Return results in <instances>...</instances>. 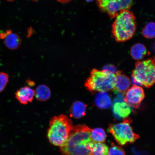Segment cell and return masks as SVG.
<instances>
[{
  "instance_id": "1",
  "label": "cell",
  "mask_w": 155,
  "mask_h": 155,
  "mask_svg": "<svg viewBox=\"0 0 155 155\" xmlns=\"http://www.w3.org/2000/svg\"><path fill=\"white\" fill-rule=\"evenodd\" d=\"M92 129L85 125L73 127L66 141L60 147L64 155H92Z\"/></svg>"
},
{
  "instance_id": "2",
  "label": "cell",
  "mask_w": 155,
  "mask_h": 155,
  "mask_svg": "<svg viewBox=\"0 0 155 155\" xmlns=\"http://www.w3.org/2000/svg\"><path fill=\"white\" fill-rule=\"evenodd\" d=\"M115 18L112 32L116 41L122 42L130 39L137 30V21L134 14L129 10H126L118 13Z\"/></svg>"
},
{
  "instance_id": "3",
  "label": "cell",
  "mask_w": 155,
  "mask_h": 155,
  "mask_svg": "<svg viewBox=\"0 0 155 155\" xmlns=\"http://www.w3.org/2000/svg\"><path fill=\"white\" fill-rule=\"evenodd\" d=\"M73 127L72 121L64 115L54 116L50 120L47 137L50 142L61 147L67 140Z\"/></svg>"
},
{
  "instance_id": "4",
  "label": "cell",
  "mask_w": 155,
  "mask_h": 155,
  "mask_svg": "<svg viewBox=\"0 0 155 155\" xmlns=\"http://www.w3.org/2000/svg\"><path fill=\"white\" fill-rule=\"evenodd\" d=\"M115 78V73L104 70L94 69L91 71L84 86L92 93L109 91L114 89Z\"/></svg>"
},
{
  "instance_id": "5",
  "label": "cell",
  "mask_w": 155,
  "mask_h": 155,
  "mask_svg": "<svg viewBox=\"0 0 155 155\" xmlns=\"http://www.w3.org/2000/svg\"><path fill=\"white\" fill-rule=\"evenodd\" d=\"M131 78L134 85L149 88L155 83V58L137 61L132 71Z\"/></svg>"
},
{
  "instance_id": "6",
  "label": "cell",
  "mask_w": 155,
  "mask_h": 155,
  "mask_svg": "<svg viewBox=\"0 0 155 155\" xmlns=\"http://www.w3.org/2000/svg\"><path fill=\"white\" fill-rule=\"evenodd\" d=\"M131 120L126 118L123 123L110 124L108 131L111 133L119 144L124 145L133 143L138 139L139 135L134 132L130 123Z\"/></svg>"
},
{
  "instance_id": "7",
  "label": "cell",
  "mask_w": 155,
  "mask_h": 155,
  "mask_svg": "<svg viewBox=\"0 0 155 155\" xmlns=\"http://www.w3.org/2000/svg\"><path fill=\"white\" fill-rule=\"evenodd\" d=\"M133 2V0H97V3L101 10L114 18L120 12L129 10Z\"/></svg>"
},
{
  "instance_id": "8",
  "label": "cell",
  "mask_w": 155,
  "mask_h": 155,
  "mask_svg": "<svg viewBox=\"0 0 155 155\" xmlns=\"http://www.w3.org/2000/svg\"><path fill=\"white\" fill-rule=\"evenodd\" d=\"M144 97L143 89L137 85H134L126 93L124 100L129 106L137 108Z\"/></svg>"
},
{
  "instance_id": "9",
  "label": "cell",
  "mask_w": 155,
  "mask_h": 155,
  "mask_svg": "<svg viewBox=\"0 0 155 155\" xmlns=\"http://www.w3.org/2000/svg\"><path fill=\"white\" fill-rule=\"evenodd\" d=\"M0 38L4 40L6 46L11 50L17 49L22 43V40L19 35L13 33L11 30L1 32Z\"/></svg>"
},
{
  "instance_id": "10",
  "label": "cell",
  "mask_w": 155,
  "mask_h": 155,
  "mask_svg": "<svg viewBox=\"0 0 155 155\" xmlns=\"http://www.w3.org/2000/svg\"><path fill=\"white\" fill-rule=\"evenodd\" d=\"M115 74L116 78L114 87L115 92L122 93L127 91L131 85L130 79L120 71H116Z\"/></svg>"
},
{
  "instance_id": "11",
  "label": "cell",
  "mask_w": 155,
  "mask_h": 155,
  "mask_svg": "<svg viewBox=\"0 0 155 155\" xmlns=\"http://www.w3.org/2000/svg\"><path fill=\"white\" fill-rule=\"evenodd\" d=\"M35 96V91L29 87H22L15 93V97L21 104H26L32 101Z\"/></svg>"
},
{
  "instance_id": "12",
  "label": "cell",
  "mask_w": 155,
  "mask_h": 155,
  "mask_svg": "<svg viewBox=\"0 0 155 155\" xmlns=\"http://www.w3.org/2000/svg\"><path fill=\"white\" fill-rule=\"evenodd\" d=\"M112 111L116 118H126L127 117L131 112L130 106L124 101L114 102L112 106Z\"/></svg>"
},
{
  "instance_id": "13",
  "label": "cell",
  "mask_w": 155,
  "mask_h": 155,
  "mask_svg": "<svg viewBox=\"0 0 155 155\" xmlns=\"http://www.w3.org/2000/svg\"><path fill=\"white\" fill-rule=\"evenodd\" d=\"M131 57L136 61L142 60L149 54L145 46L140 43L136 44L133 46L130 50Z\"/></svg>"
},
{
  "instance_id": "14",
  "label": "cell",
  "mask_w": 155,
  "mask_h": 155,
  "mask_svg": "<svg viewBox=\"0 0 155 155\" xmlns=\"http://www.w3.org/2000/svg\"><path fill=\"white\" fill-rule=\"evenodd\" d=\"M95 102L97 106L101 109H106L109 108L111 105V98L105 92H99L97 95Z\"/></svg>"
},
{
  "instance_id": "15",
  "label": "cell",
  "mask_w": 155,
  "mask_h": 155,
  "mask_svg": "<svg viewBox=\"0 0 155 155\" xmlns=\"http://www.w3.org/2000/svg\"><path fill=\"white\" fill-rule=\"evenodd\" d=\"M86 105L80 101H75L73 104L70 109L71 117L79 119L86 115Z\"/></svg>"
},
{
  "instance_id": "16",
  "label": "cell",
  "mask_w": 155,
  "mask_h": 155,
  "mask_svg": "<svg viewBox=\"0 0 155 155\" xmlns=\"http://www.w3.org/2000/svg\"><path fill=\"white\" fill-rule=\"evenodd\" d=\"M35 95L38 100L41 101H46L51 96V91L46 85H41L36 88L35 91Z\"/></svg>"
},
{
  "instance_id": "17",
  "label": "cell",
  "mask_w": 155,
  "mask_h": 155,
  "mask_svg": "<svg viewBox=\"0 0 155 155\" xmlns=\"http://www.w3.org/2000/svg\"><path fill=\"white\" fill-rule=\"evenodd\" d=\"M91 138L94 142L103 143L106 140V135L103 129L98 128L92 129Z\"/></svg>"
},
{
  "instance_id": "18",
  "label": "cell",
  "mask_w": 155,
  "mask_h": 155,
  "mask_svg": "<svg viewBox=\"0 0 155 155\" xmlns=\"http://www.w3.org/2000/svg\"><path fill=\"white\" fill-rule=\"evenodd\" d=\"M92 152V155H108V147L104 143L94 142Z\"/></svg>"
},
{
  "instance_id": "19",
  "label": "cell",
  "mask_w": 155,
  "mask_h": 155,
  "mask_svg": "<svg viewBox=\"0 0 155 155\" xmlns=\"http://www.w3.org/2000/svg\"><path fill=\"white\" fill-rule=\"evenodd\" d=\"M142 34L145 38L152 39L155 38V23H148L143 29Z\"/></svg>"
},
{
  "instance_id": "20",
  "label": "cell",
  "mask_w": 155,
  "mask_h": 155,
  "mask_svg": "<svg viewBox=\"0 0 155 155\" xmlns=\"http://www.w3.org/2000/svg\"><path fill=\"white\" fill-rule=\"evenodd\" d=\"M108 155H125V152L121 147L112 144L108 152Z\"/></svg>"
},
{
  "instance_id": "21",
  "label": "cell",
  "mask_w": 155,
  "mask_h": 155,
  "mask_svg": "<svg viewBox=\"0 0 155 155\" xmlns=\"http://www.w3.org/2000/svg\"><path fill=\"white\" fill-rule=\"evenodd\" d=\"M9 81V76L7 73H0V93L2 92Z\"/></svg>"
},
{
  "instance_id": "22",
  "label": "cell",
  "mask_w": 155,
  "mask_h": 155,
  "mask_svg": "<svg viewBox=\"0 0 155 155\" xmlns=\"http://www.w3.org/2000/svg\"><path fill=\"white\" fill-rule=\"evenodd\" d=\"M104 70L110 72L115 73L116 72V68L115 66L112 65H108L105 66L104 68Z\"/></svg>"
},
{
  "instance_id": "23",
  "label": "cell",
  "mask_w": 155,
  "mask_h": 155,
  "mask_svg": "<svg viewBox=\"0 0 155 155\" xmlns=\"http://www.w3.org/2000/svg\"><path fill=\"white\" fill-rule=\"evenodd\" d=\"M57 1L61 3H66L69 2L71 0H57Z\"/></svg>"
},
{
  "instance_id": "24",
  "label": "cell",
  "mask_w": 155,
  "mask_h": 155,
  "mask_svg": "<svg viewBox=\"0 0 155 155\" xmlns=\"http://www.w3.org/2000/svg\"><path fill=\"white\" fill-rule=\"evenodd\" d=\"M6 1L9 2H12L14 1L15 0H6Z\"/></svg>"
},
{
  "instance_id": "25",
  "label": "cell",
  "mask_w": 155,
  "mask_h": 155,
  "mask_svg": "<svg viewBox=\"0 0 155 155\" xmlns=\"http://www.w3.org/2000/svg\"><path fill=\"white\" fill-rule=\"evenodd\" d=\"M86 1L88 2H91L93 1H94V0H86Z\"/></svg>"
},
{
  "instance_id": "26",
  "label": "cell",
  "mask_w": 155,
  "mask_h": 155,
  "mask_svg": "<svg viewBox=\"0 0 155 155\" xmlns=\"http://www.w3.org/2000/svg\"><path fill=\"white\" fill-rule=\"evenodd\" d=\"M32 1H34V2H35L37 1H38V0H32Z\"/></svg>"
}]
</instances>
